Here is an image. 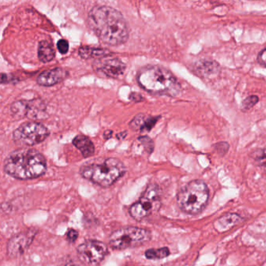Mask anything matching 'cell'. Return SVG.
Segmentation results:
<instances>
[{
    "mask_svg": "<svg viewBox=\"0 0 266 266\" xmlns=\"http://www.w3.org/2000/svg\"><path fill=\"white\" fill-rule=\"evenodd\" d=\"M88 24L98 39L109 45H119L128 41L129 28L122 13L109 6H98L89 12Z\"/></svg>",
    "mask_w": 266,
    "mask_h": 266,
    "instance_id": "cell-1",
    "label": "cell"
},
{
    "mask_svg": "<svg viewBox=\"0 0 266 266\" xmlns=\"http://www.w3.org/2000/svg\"><path fill=\"white\" fill-rule=\"evenodd\" d=\"M47 169L46 159L35 149L22 148L8 155L4 163L5 172L18 179H30L41 177Z\"/></svg>",
    "mask_w": 266,
    "mask_h": 266,
    "instance_id": "cell-2",
    "label": "cell"
},
{
    "mask_svg": "<svg viewBox=\"0 0 266 266\" xmlns=\"http://www.w3.org/2000/svg\"><path fill=\"white\" fill-rule=\"evenodd\" d=\"M137 83L151 94L175 97L181 91V86L170 70L160 66L148 65L139 70Z\"/></svg>",
    "mask_w": 266,
    "mask_h": 266,
    "instance_id": "cell-3",
    "label": "cell"
},
{
    "mask_svg": "<svg viewBox=\"0 0 266 266\" xmlns=\"http://www.w3.org/2000/svg\"><path fill=\"white\" fill-rule=\"evenodd\" d=\"M80 173L85 179L101 187H107L122 177L126 173V168L119 159L107 158L84 165Z\"/></svg>",
    "mask_w": 266,
    "mask_h": 266,
    "instance_id": "cell-4",
    "label": "cell"
},
{
    "mask_svg": "<svg viewBox=\"0 0 266 266\" xmlns=\"http://www.w3.org/2000/svg\"><path fill=\"white\" fill-rule=\"evenodd\" d=\"M209 190L205 182L194 179L185 184L177 197L179 209L187 214L196 215L206 207Z\"/></svg>",
    "mask_w": 266,
    "mask_h": 266,
    "instance_id": "cell-5",
    "label": "cell"
},
{
    "mask_svg": "<svg viewBox=\"0 0 266 266\" xmlns=\"http://www.w3.org/2000/svg\"><path fill=\"white\" fill-rule=\"evenodd\" d=\"M151 237V232L148 229L136 226H128L113 232L109 237V243L113 249H128L146 244Z\"/></svg>",
    "mask_w": 266,
    "mask_h": 266,
    "instance_id": "cell-6",
    "label": "cell"
},
{
    "mask_svg": "<svg viewBox=\"0 0 266 266\" xmlns=\"http://www.w3.org/2000/svg\"><path fill=\"white\" fill-rule=\"evenodd\" d=\"M160 205V189L156 184H149L140 199L130 208V215L134 220L140 221L159 210Z\"/></svg>",
    "mask_w": 266,
    "mask_h": 266,
    "instance_id": "cell-7",
    "label": "cell"
},
{
    "mask_svg": "<svg viewBox=\"0 0 266 266\" xmlns=\"http://www.w3.org/2000/svg\"><path fill=\"white\" fill-rule=\"evenodd\" d=\"M49 134L48 129L40 123L27 122L21 124L13 133L15 142L23 146H32L43 142Z\"/></svg>",
    "mask_w": 266,
    "mask_h": 266,
    "instance_id": "cell-8",
    "label": "cell"
},
{
    "mask_svg": "<svg viewBox=\"0 0 266 266\" xmlns=\"http://www.w3.org/2000/svg\"><path fill=\"white\" fill-rule=\"evenodd\" d=\"M107 254L106 245L98 240H88L80 244L78 248V255L80 260L85 264L91 266L101 263Z\"/></svg>",
    "mask_w": 266,
    "mask_h": 266,
    "instance_id": "cell-9",
    "label": "cell"
},
{
    "mask_svg": "<svg viewBox=\"0 0 266 266\" xmlns=\"http://www.w3.org/2000/svg\"><path fill=\"white\" fill-rule=\"evenodd\" d=\"M93 67L99 76L115 79L123 76L126 70V65L120 59L109 56L97 59Z\"/></svg>",
    "mask_w": 266,
    "mask_h": 266,
    "instance_id": "cell-10",
    "label": "cell"
},
{
    "mask_svg": "<svg viewBox=\"0 0 266 266\" xmlns=\"http://www.w3.org/2000/svg\"><path fill=\"white\" fill-rule=\"evenodd\" d=\"M36 230L29 229L15 235L9 240L7 254L10 258H17L26 252L36 235Z\"/></svg>",
    "mask_w": 266,
    "mask_h": 266,
    "instance_id": "cell-11",
    "label": "cell"
},
{
    "mask_svg": "<svg viewBox=\"0 0 266 266\" xmlns=\"http://www.w3.org/2000/svg\"><path fill=\"white\" fill-rule=\"evenodd\" d=\"M69 73L67 70L60 67L44 70L39 74L37 78V83L44 87L53 86L56 84L63 82L68 77Z\"/></svg>",
    "mask_w": 266,
    "mask_h": 266,
    "instance_id": "cell-12",
    "label": "cell"
},
{
    "mask_svg": "<svg viewBox=\"0 0 266 266\" xmlns=\"http://www.w3.org/2000/svg\"><path fill=\"white\" fill-rule=\"evenodd\" d=\"M198 76L203 79H212L220 74V65L213 59H201L197 62L194 67Z\"/></svg>",
    "mask_w": 266,
    "mask_h": 266,
    "instance_id": "cell-13",
    "label": "cell"
},
{
    "mask_svg": "<svg viewBox=\"0 0 266 266\" xmlns=\"http://www.w3.org/2000/svg\"><path fill=\"white\" fill-rule=\"evenodd\" d=\"M160 117H151L147 115H137L130 123V128L134 132H140L141 133L148 132L154 128Z\"/></svg>",
    "mask_w": 266,
    "mask_h": 266,
    "instance_id": "cell-14",
    "label": "cell"
},
{
    "mask_svg": "<svg viewBox=\"0 0 266 266\" xmlns=\"http://www.w3.org/2000/svg\"><path fill=\"white\" fill-rule=\"evenodd\" d=\"M73 144L80 152H82L84 157H91L94 153V146L91 139L87 136L80 134L73 140Z\"/></svg>",
    "mask_w": 266,
    "mask_h": 266,
    "instance_id": "cell-15",
    "label": "cell"
},
{
    "mask_svg": "<svg viewBox=\"0 0 266 266\" xmlns=\"http://www.w3.org/2000/svg\"><path fill=\"white\" fill-rule=\"evenodd\" d=\"M45 106L41 100L35 99L30 102L26 101V117L28 118L43 119L45 117Z\"/></svg>",
    "mask_w": 266,
    "mask_h": 266,
    "instance_id": "cell-16",
    "label": "cell"
},
{
    "mask_svg": "<svg viewBox=\"0 0 266 266\" xmlns=\"http://www.w3.org/2000/svg\"><path fill=\"white\" fill-rule=\"evenodd\" d=\"M56 56V52L52 44L47 41H41L39 44L38 56L42 63H46L52 61Z\"/></svg>",
    "mask_w": 266,
    "mask_h": 266,
    "instance_id": "cell-17",
    "label": "cell"
},
{
    "mask_svg": "<svg viewBox=\"0 0 266 266\" xmlns=\"http://www.w3.org/2000/svg\"><path fill=\"white\" fill-rule=\"evenodd\" d=\"M78 52H79L80 56L83 59H90V58L94 57H98V59H100V58L108 56L109 54L107 49L91 48V47L89 46L81 47L78 50Z\"/></svg>",
    "mask_w": 266,
    "mask_h": 266,
    "instance_id": "cell-18",
    "label": "cell"
},
{
    "mask_svg": "<svg viewBox=\"0 0 266 266\" xmlns=\"http://www.w3.org/2000/svg\"><path fill=\"white\" fill-rule=\"evenodd\" d=\"M241 217L237 214H227L221 217L217 221L219 225L222 229H229L233 225H237L241 222Z\"/></svg>",
    "mask_w": 266,
    "mask_h": 266,
    "instance_id": "cell-19",
    "label": "cell"
},
{
    "mask_svg": "<svg viewBox=\"0 0 266 266\" xmlns=\"http://www.w3.org/2000/svg\"><path fill=\"white\" fill-rule=\"evenodd\" d=\"M252 159L259 169L266 174V149H257L252 152Z\"/></svg>",
    "mask_w": 266,
    "mask_h": 266,
    "instance_id": "cell-20",
    "label": "cell"
},
{
    "mask_svg": "<svg viewBox=\"0 0 266 266\" xmlns=\"http://www.w3.org/2000/svg\"><path fill=\"white\" fill-rule=\"evenodd\" d=\"M170 252L168 248H152V249L147 250L145 252V256L147 259H151V260H159V259H165L168 257L170 255Z\"/></svg>",
    "mask_w": 266,
    "mask_h": 266,
    "instance_id": "cell-21",
    "label": "cell"
},
{
    "mask_svg": "<svg viewBox=\"0 0 266 266\" xmlns=\"http://www.w3.org/2000/svg\"><path fill=\"white\" fill-rule=\"evenodd\" d=\"M133 147H140L144 149V152L149 155L153 152L154 143L150 137L144 136V137H140L137 139L136 142L133 144Z\"/></svg>",
    "mask_w": 266,
    "mask_h": 266,
    "instance_id": "cell-22",
    "label": "cell"
},
{
    "mask_svg": "<svg viewBox=\"0 0 266 266\" xmlns=\"http://www.w3.org/2000/svg\"><path fill=\"white\" fill-rule=\"evenodd\" d=\"M259 102V98L257 95H250L243 100L241 103V109L243 111H248Z\"/></svg>",
    "mask_w": 266,
    "mask_h": 266,
    "instance_id": "cell-23",
    "label": "cell"
},
{
    "mask_svg": "<svg viewBox=\"0 0 266 266\" xmlns=\"http://www.w3.org/2000/svg\"><path fill=\"white\" fill-rule=\"evenodd\" d=\"M229 145L227 142H219L215 144V148L220 155H224L227 153Z\"/></svg>",
    "mask_w": 266,
    "mask_h": 266,
    "instance_id": "cell-24",
    "label": "cell"
},
{
    "mask_svg": "<svg viewBox=\"0 0 266 266\" xmlns=\"http://www.w3.org/2000/svg\"><path fill=\"white\" fill-rule=\"evenodd\" d=\"M57 48L60 53L67 54L69 51V43L66 39H60L57 43Z\"/></svg>",
    "mask_w": 266,
    "mask_h": 266,
    "instance_id": "cell-25",
    "label": "cell"
},
{
    "mask_svg": "<svg viewBox=\"0 0 266 266\" xmlns=\"http://www.w3.org/2000/svg\"><path fill=\"white\" fill-rule=\"evenodd\" d=\"M66 237L70 242H74L78 238V232L74 229H69L66 233Z\"/></svg>",
    "mask_w": 266,
    "mask_h": 266,
    "instance_id": "cell-26",
    "label": "cell"
},
{
    "mask_svg": "<svg viewBox=\"0 0 266 266\" xmlns=\"http://www.w3.org/2000/svg\"><path fill=\"white\" fill-rule=\"evenodd\" d=\"M258 62L259 64L266 67V48L262 50L258 56Z\"/></svg>",
    "mask_w": 266,
    "mask_h": 266,
    "instance_id": "cell-27",
    "label": "cell"
},
{
    "mask_svg": "<svg viewBox=\"0 0 266 266\" xmlns=\"http://www.w3.org/2000/svg\"><path fill=\"white\" fill-rule=\"evenodd\" d=\"M129 98L130 100H132V101L135 102H142L143 100H144L142 95L137 92H132V94H130Z\"/></svg>",
    "mask_w": 266,
    "mask_h": 266,
    "instance_id": "cell-28",
    "label": "cell"
},
{
    "mask_svg": "<svg viewBox=\"0 0 266 266\" xmlns=\"http://www.w3.org/2000/svg\"><path fill=\"white\" fill-rule=\"evenodd\" d=\"M82 261L80 260H70L69 263H67L65 266H84L82 264Z\"/></svg>",
    "mask_w": 266,
    "mask_h": 266,
    "instance_id": "cell-29",
    "label": "cell"
},
{
    "mask_svg": "<svg viewBox=\"0 0 266 266\" xmlns=\"http://www.w3.org/2000/svg\"><path fill=\"white\" fill-rule=\"evenodd\" d=\"M112 134H113V132L112 131H106L103 134L104 138L109 139L112 137Z\"/></svg>",
    "mask_w": 266,
    "mask_h": 266,
    "instance_id": "cell-30",
    "label": "cell"
}]
</instances>
